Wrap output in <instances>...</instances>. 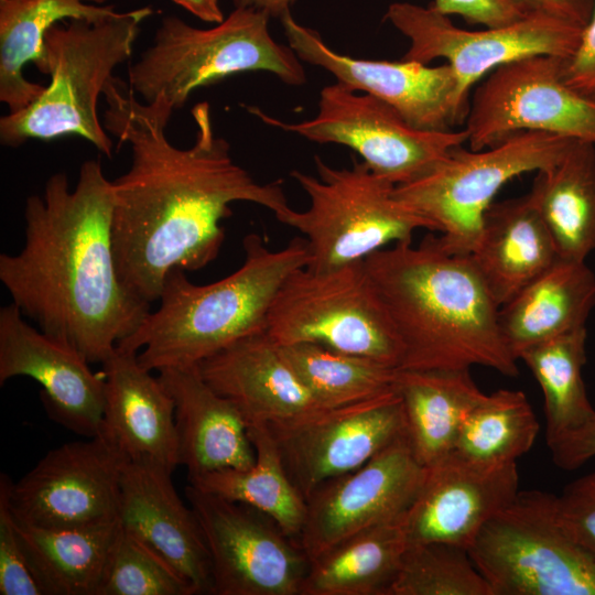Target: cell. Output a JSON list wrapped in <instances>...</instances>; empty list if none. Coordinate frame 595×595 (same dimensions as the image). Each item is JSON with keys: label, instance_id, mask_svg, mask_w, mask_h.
<instances>
[{"label": "cell", "instance_id": "1", "mask_svg": "<svg viewBox=\"0 0 595 595\" xmlns=\"http://www.w3.org/2000/svg\"><path fill=\"white\" fill-rule=\"evenodd\" d=\"M102 95L106 131L131 149L129 170L112 181L111 236L119 280L136 300L151 305L171 270L197 271L217 258L231 203L275 217L290 208L281 182L259 183L234 161L208 102L192 108L195 140L181 149L166 137L174 110L163 101L139 100L117 77Z\"/></svg>", "mask_w": 595, "mask_h": 595}, {"label": "cell", "instance_id": "2", "mask_svg": "<svg viewBox=\"0 0 595 595\" xmlns=\"http://www.w3.org/2000/svg\"><path fill=\"white\" fill-rule=\"evenodd\" d=\"M112 181L98 160L48 177L25 201V242L0 255V281L21 313L86 361L102 364L151 311L122 286L115 261Z\"/></svg>", "mask_w": 595, "mask_h": 595}, {"label": "cell", "instance_id": "3", "mask_svg": "<svg viewBox=\"0 0 595 595\" xmlns=\"http://www.w3.org/2000/svg\"><path fill=\"white\" fill-rule=\"evenodd\" d=\"M402 347L398 369L485 366L517 377V358L470 253L447 251L439 237L398 242L365 260Z\"/></svg>", "mask_w": 595, "mask_h": 595}, {"label": "cell", "instance_id": "4", "mask_svg": "<svg viewBox=\"0 0 595 595\" xmlns=\"http://www.w3.org/2000/svg\"><path fill=\"white\" fill-rule=\"evenodd\" d=\"M245 260L231 274L197 285L184 270H171L159 306L118 348L137 353L152 371L187 369L235 342L267 328L273 299L285 279L311 260L305 239L269 249L256 234L244 239Z\"/></svg>", "mask_w": 595, "mask_h": 595}, {"label": "cell", "instance_id": "5", "mask_svg": "<svg viewBox=\"0 0 595 595\" xmlns=\"http://www.w3.org/2000/svg\"><path fill=\"white\" fill-rule=\"evenodd\" d=\"M152 13L145 6L53 25L44 37L50 83L31 105L1 117V143L18 148L31 139L76 136L110 159L113 143L98 117V99L113 69L131 56L141 24Z\"/></svg>", "mask_w": 595, "mask_h": 595}, {"label": "cell", "instance_id": "6", "mask_svg": "<svg viewBox=\"0 0 595 595\" xmlns=\"http://www.w3.org/2000/svg\"><path fill=\"white\" fill-rule=\"evenodd\" d=\"M270 17L250 8H235L208 29L166 15L153 43L128 68V85L143 102L161 100L174 111L192 93L242 72L263 71L284 84L306 83L301 60L269 32Z\"/></svg>", "mask_w": 595, "mask_h": 595}, {"label": "cell", "instance_id": "7", "mask_svg": "<svg viewBox=\"0 0 595 595\" xmlns=\"http://www.w3.org/2000/svg\"><path fill=\"white\" fill-rule=\"evenodd\" d=\"M318 177L299 170L291 176L307 194L304 212L289 208L275 217L304 235L311 260L306 268L327 271L364 261L388 245L411 241L432 224L394 196L396 185L363 161L336 169L315 156Z\"/></svg>", "mask_w": 595, "mask_h": 595}, {"label": "cell", "instance_id": "8", "mask_svg": "<svg viewBox=\"0 0 595 595\" xmlns=\"http://www.w3.org/2000/svg\"><path fill=\"white\" fill-rule=\"evenodd\" d=\"M493 595H595V561L561 521L556 495L519 490L468 548Z\"/></svg>", "mask_w": 595, "mask_h": 595}, {"label": "cell", "instance_id": "9", "mask_svg": "<svg viewBox=\"0 0 595 595\" xmlns=\"http://www.w3.org/2000/svg\"><path fill=\"white\" fill-rule=\"evenodd\" d=\"M266 332L278 345L314 343L399 368L402 347L364 261L291 273L270 306Z\"/></svg>", "mask_w": 595, "mask_h": 595}, {"label": "cell", "instance_id": "10", "mask_svg": "<svg viewBox=\"0 0 595 595\" xmlns=\"http://www.w3.org/2000/svg\"><path fill=\"white\" fill-rule=\"evenodd\" d=\"M575 139L524 131L478 151L463 145L423 176L394 187V196L440 231L451 252L470 253L486 209L511 178L556 164Z\"/></svg>", "mask_w": 595, "mask_h": 595}, {"label": "cell", "instance_id": "11", "mask_svg": "<svg viewBox=\"0 0 595 595\" xmlns=\"http://www.w3.org/2000/svg\"><path fill=\"white\" fill-rule=\"evenodd\" d=\"M247 110L269 126L313 142L353 149L372 172L396 186L423 176L453 148L467 142L465 129H416L387 102L338 82L321 90L318 112L305 121L285 122L256 107Z\"/></svg>", "mask_w": 595, "mask_h": 595}, {"label": "cell", "instance_id": "12", "mask_svg": "<svg viewBox=\"0 0 595 595\" xmlns=\"http://www.w3.org/2000/svg\"><path fill=\"white\" fill-rule=\"evenodd\" d=\"M565 61L537 54L495 68L469 101L464 128L469 149H487L524 131L595 144V100L566 85Z\"/></svg>", "mask_w": 595, "mask_h": 595}, {"label": "cell", "instance_id": "13", "mask_svg": "<svg viewBox=\"0 0 595 595\" xmlns=\"http://www.w3.org/2000/svg\"><path fill=\"white\" fill-rule=\"evenodd\" d=\"M210 558L212 594L301 595L311 561L263 512L188 484Z\"/></svg>", "mask_w": 595, "mask_h": 595}, {"label": "cell", "instance_id": "14", "mask_svg": "<svg viewBox=\"0 0 595 595\" xmlns=\"http://www.w3.org/2000/svg\"><path fill=\"white\" fill-rule=\"evenodd\" d=\"M386 19L410 42L402 60L429 64L445 58L466 98L475 83L502 64L537 54L571 57L584 30L559 18L531 13L507 25L468 31L431 6L410 2L391 3Z\"/></svg>", "mask_w": 595, "mask_h": 595}, {"label": "cell", "instance_id": "15", "mask_svg": "<svg viewBox=\"0 0 595 595\" xmlns=\"http://www.w3.org/2000/svg\"><path fill=\"white\" fill-rule=\"evenodd\" d=\"M268 426L285 473L305 501L324 483L355 470L407 433L396 389Z\"/></svg>", "mask_w": 595, "mask_h": 595}, {"label": "cell", "instance_id": "16", "mask_svg": "<svg viewBox=\"0 0 595 595\" xmlns=\"http://www.w3.org/2000/svg\"><path fill=\"white\" fill-rule=\"evenodd\" d=\"M279 20L289 46L301 61L324 68L353 90L381 99L412 127L450 131L465 122L469 98L462 95L448 64L356 58L331 48L315 30L295 21L291 12Z\"/></svg>", "mask_w": 595, "mask_h": 595}, {"label": "cell", "instance_id": "17", "mask_svg": "<svg viewBox=\"0 0 595 595\" xmlns=\"http://www.w3.org/2000/svg\"><path fill=\"white\" fill-rule=\"evenodd\" d=\"M425 475L405 433L360 467L324 483L306 499L299 539L310 561L360 531L400 519Z\"/></svg>", "mask_w": 595, "mask_h": 595}, {"label": "cell", "instance_id": "18", "mask_svg": "<svg viewBox=\"0 0 595 595\" xmlns=\"http://www.w3.org/2000/svg\"><path fill=\"white\" fill-rule=\"evenodd\" d=\"M122 456L101 435L48 451L10 487L17 520L68 528L118 519Z\"/></svg>", "mask_w": 595, "mask_h": 595}, {"label": "cell", "instance_id": "19", "mask_svg": "<svg viewBox=\"0 0 595 595\" xmlns=\"http://www.w3.org/2000/svg\"><path fill=\"white\" fill-rule=\"evenodd\" d=\"M13 303L0 309V385L14 377L34 379L47 414L69 431L99 435L105 377L78 353L30 325Z\"/></svg>", "mask_w": 595, "mask_h": 595}, {"label": "cell", "instance_id": "20", "mask_svg": "<svg viewBox=\"0 0 595 595\" xmlns=\"http://www.w3.org/2000/svg\"><path fill=\"white\" fill-rule=\"evenodd\" d=\"M517 463L484 465L452 452L426 467L402 517L409 544L446 542L468 550L484 524L519 491Z\"/></svg>", "mask_w": 595, "mask_h": 595}, {"label": "cell", "instance_id": "21", "mask_svg": "<svg viewBox=\"0 0 595 595\" xmlns=\"http://www.w3.org/2000/svg\"><path fill=\"white\" fill-rule=\"evenodd\" d=\"M172 474L156 465L125 462L118 521L177 570L196 594H212L208 548L193 509L177 495Z\"/></svg>", "mask_w": 595, "mask_h": 595}, {"label": "cell", "instance_id": "22", "mask_svg": "<svg viewBox=\"0 0 595 595\" xmlns=\"http://www.w3.org/2000/svg\"><path fill=\"white\" fill-rule=\"evenodd\" d=\"M105 407L100 433L126 462L171 473L180 465L174 402L137 353L116 348L101 364Z\"/></svg>", "mask_w": 595, "mask_h": 595}, {"label": "cell", "instance_id": "23", "mask_svg": "<svg viewBox=\"0 0 595 595\" xmlns=\"http://www.w3.org/2000/svg\"><path fill=\"white\" fill-rule=\"evenodd\" d=\"M248 425L281 424L327 409L302 383L267 332L246 336L196 366Z\"/></svg>", "mask_w": 595, "mask_h": 595}, {"label": "cell", "instance_id": "24", "mask_svg": "<svg viewBox=\"0 0 595 595\" xmlns=\"http://www.w3.org/2000/svg\"><path fill=\"white\" fill-rule=\"evenodd\" d=\"M158 372L174 402L180 465L188 479L253 465L248 423L235 403L217 393L196 367Z\"/></svg>", "mask_w": 595, "mask_h": 595}, {"label": "cell", "instance_id": "25", "mask_svg": "<svg viewBox=\"0 0 595 595\" xmlns=\"http://www.w3.org/2000/svg\"><path fill=\"white\" fill-rule=\"evenodd\" d=\"M470 257L499 306L560 258L531 192L486 209Z\"/></svg>", "mask_w": 595, "mask_h": 595}, {"label": "cell", "instance_id": "26", "mask_svg": "<svg viewBox=\"0 0 595 595\" xmlns=\"http://www.w3.org/2000/svg\"><path fill=\"white\" fill-rule=\"evenodd\" d=\"M594 307L593 271L585 261L560 257L499 307V326L519 359L534 345L584 327Z\"/></svg>", "mask_w": 595, "mask_h": 595}, {"label": "cell", "instance_id": "27", "mask_svg": "<svg viewBox=\"0 0 595 595\" xmlns=\"http://www.w3.org/2000/svg\"><path fill=\"white\" fill-rule=\"evenodd\" d=\"M105 0H0V100L9 112L31 105L44 91L24 77L33 63L45 75L44 37L55 24L71 19L98 20L116 12Z\"/></svg>", "mask_w": 595, "mask_h": 595}, {"label": "cell", "instance_id": "28", "mask_svg": "<svg viewBox=\"0 0 595 595\" xmlns=\"http://www.w3.org/2000/svg\"><path fill=\"white\" fill-rule=\"evenodd\" d=\"M394 389L413 453L425 467L453 452L465 419L485 396L469 369H398Z\"/></svg>", "mask_w": 595, "mask_h": 595}, {"label": "cell", "instance_id": "29", "mask_svg": "<svg viewBox=\"0 0 595 595\" xmlns=\"http://www.w3.org/2000/svg\"><path fill=\"white\" fill-rule=\"evenodd\" d=\"M14 520L43 595H98L119 531L118 519L68 528H42Z\"/></svg>", "mask_w": 595, "mask_h": 595}, {"label": "cell", "instance_id": "30", "mask_svg": "<svg viewBox=\"0 0 595 595\" xmlns=\"http://www.w3.org/2000/svg\"><path fill=\"white\" fill-rule=\"evenodd\" d=\"M530 192L559 256L585 261L595 249V144L575 139Z\"/></svg>", "mask_w": 595, "mask_h": 595}, {"label": "cell", "instance_id": "31", "mask_svg": "<svg viewBox=\"0 0 595 595\" xmlns=\"http://www.w3.org/2000/svg\"><path fill=\"white\" fill-rule=\"evenodd\" d=\"M402 517L360 531L311 561L301 595H388L409 545Z\"/></svg>", "mask_w": 595, "mask_h": 595}, {"label": "cell", "instance_id": "32", "mask_svg": "<svg viewBox=\"0 0 595 595\" xmlns=\"http://www.w3.org/2000/svg\"><path fill=\"white\" fill-rule=\"evenodd\" d=\"M248 434L256 453L252 466L213 472L188 484L263 512L300 543L306 501L289 479L268 424H250Z\"/></svg>", "mask_w": 595, "mask_h": 595}, {"label": "cell", "instance_id": "33", "mask_svg": "<svg viewBox=\"0 0 595 595\" xmlns=\"http://www.w3.org/2000/svg\"><path fill=\"white\" fill-rule=\"evenodd\" d=\"M586 336V327H580L519 356L543 393L548 445L581 429L595 415L583 380Z\"/></svg>", "mask_w": 595, "mask_h": 595}, {"label": "cell", "instance_id": "34", "mask_svg": "<svg viewBox=\"0 0 595 595\" xmlns=\"http://www.w3.org/2000/svg\"><path fill=\"white\" fill-rule=\"evenodd\" d=\"M302 383L327 408L366 400L394 389L398 369L314 343L278 346Z\"/></svg>", "mask_w": 595, "mask_h": 595}, {"label": "cell", "instance_id": "35", "mask_svg": "<svg viewBox=\"0 0 595 595\" xmlns=\"http://www.w3.org/2000/svg\"><path fill=\"white\" fill-rule=\"evenodd\" d=\"M539 430L526 394L499 389L485 394L468 413L453 452L484 465L517 463L531 450Z\"/></svg>", "mask_w": 595, "mask_h": 595}, {"label": "cell", "instance_id": "36", "mask_svg": "<svg viewBox=\"0 0 595 595\" xmlns=\"http://www.w3.org/2000/svg\"><path fill=\"white\" fill-rule=\"evenodd\" d=\"M388 595H493L468 550L446 542L409 544Z\"/></svg>", "mask_w": 595, "mask_h": 595}, {"label": "cell", "instance_id": "37", "mask_svg": "<svg viewBox=\"0 0 595 595\" xmlns=\"http://www.w3.org/2000/svg\"><path fill=\"white\" fill-rule=\"evenodd\" d=\"M195 594L192 584L164 558L119 527L98 595Z\"/></svg>", "mask_w": 595, "mask_h": 595}, {"label": "cell", "instance_id": "38", "mask_svg": "<svg viewBox=\"0 0 595 595\" xmlns=\"http://www.w3.org/2000/svg\"><path fill=\"white\" fill-rule=\"evenodd\" d=\"M12 482L6 474L0 476V594L43 595L35 581L10 506Z\"/></svg>", "mask_w": 595, "mask_h": 595}, {"label": "cell", "instance_id": "39", "mask_svg": "<svg viewBox=\"0 0 595 595\" xmlns=\"http://www.w3.org/2000/svg\"><path fill=\"white\" fill-rule=\"evenodd\" d=\"M562 523L595 561V468L556 495Z\"/></svg>", "mask_w": 595, "mask_h": 595}, {"label": "cell", "instance_id": "40", "mask_svg": "<svg viewBox=\"0 0 595 595\" xmlns=\"http://www.w3.org/2000/svg\"><path fill=\"white\" fill-rule=\"evenodd\" d=\"M430 6L447 17L461 15L486 28L507 25L527 15L509 0H433Z\"/></svg>", "mask_w": 595, "mask_h": 595}, {"label": "cell", "instance_id": "41", "mask_svg": "<svg viewBox=\"0 0 595 595\" xmlns=\"http://www.w3.org/2000/svg\"><path fill=\"white\" fill-rule=\"evenodd\" d=\"M563 78L572 89L595 100V1L578 47L565 61Z\"/></svg>", "mask_w": 595, "mask_h": 595}, {"label": "cell", "instance_id": "42", "mask_svg": "<svg viewBox=\"0 0 595 595\" xmlns=\"http://www.w3.org/2000/svg\"><path fill=\"white\" fill-rule=\"evenodd\" d=\"M553 463L561 469L574 470L595 457V415L581 429L548 445Z\"/></svg>", "mask_w": 595, "mask_h": 595}, {"label": "cell", "instance_id": "43", "mask_svg": "<svg viewBox=\"0 0 595 595\" xmlns=\"http://www.w3.org/2000/svg\"><path fill=\"white\" fill-rule=\"evenodd\" d=\"M526 14L540 13L585 28L595 0H509Z\"/></svg>", "mask_w": 595, "mask_h": 595}, {"label": "cell", "instance_id": "44", "mask_svg": "<svg viewBox=\"0 0 595 595\" xmlns=\"http://www.w3.org/2000/svg\"><path fill=\"white\" fill-rule=\"evenodd\" d=\"M175 4L182 7L197 19L209 22L219 23L225 17L218 0H171Z\"/></svg>", "mask_w": 595, "mask_h": 595}, {"label": "cell", "instance_id": "45", "mask_svg": "<svg viewBox=\"0 0 595 595\" xmlns=\"http://www.w3.org/2000/svg\"><path fill=\"white\" fill-rule=\"evenodd\" d=\"M296 0H231L235 8H250L264 12L270 18L280 19Z\"/></svg>", "mask_w": 595, "mask_h": 595}]
</instances>
